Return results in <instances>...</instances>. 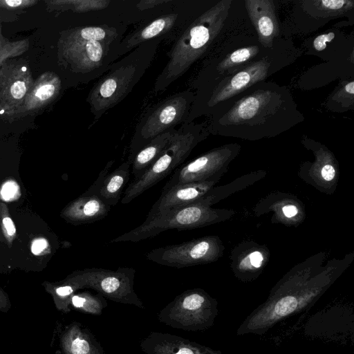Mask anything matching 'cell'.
Listing matches in <instances>:
<instances>
[{
	"mask_svg": "<svg viewBox=\"0 0 354 354\" xmlns=\"http://www.w3.org/2000/svg\"><path fill=\"white\" fill-rule=\"evenodd\" d=\"M221 114H215L212 129L232 134L270 133L285 130L288 119L301 116L288 91L273 83H257L243 91Z\"/></svg>",
	"mask_w": 354,
	"mask_h": 354,
	"instance_id": "obj_1",
	"label": "cell"
},
{
	"mask_svg": "<svg viewBox=\"0 0 354 354\" xmlns=\"http://www.w3.org/2000/svg\"><path fill=\"white\" fill-rule=\"evenodd\" d=\"M231 3L219 1L185 30L169 51L167 63L156 80L154 91H165L203 55L222 30Z\"/></svg>",
	"mask_w": 354,
	"mask_h": 354,
	"instance_id": "obj_2",
	"label": "cell"
},
{
	"mask_svg": "<svg viewBox=\"0 0 354 354\" xmlns=\"http://www.w3.org/2000/svg\"><path fill=\"white\" fill-rule=\"evenodd\" d=\"M160 41L159 37L141 44L113 63L95 82L86 100L95 120L130 93L151 64Z\"/></svg>",
	"mask_w": 354,
	"mask_h": 354,
	"instance_id": "obj_3",
	"label": "cell"
},
{
	"mask_svg": "<svg viewBox=\"0 0 354 354\" xmlns=\"http://www.w3.org/2000/svg\"><path fill=\"white\" fill-rule=\"evenodd\" d=\"M202 124L185 122L172 134L166 148L156 161L138 179L126 187L121 200L127 204L163 180L180 167L194 147L204 138Z\"/></svg>",
	"mask_w": 354,
	"mask_h": 354,
	"instance_id": "obj_4",
	"label": "cell"
},
{
	"mask_svg": "<svg viewBox=\"0 0 354 354\" xmlns=\"http://www.w3.org/2000/svg\"><path fill=\"white\" fill-rule=\"evenodd\" d=\"M194 99L192 92L184 91L167 97L149 110L136 126L127 160L156 136L185 123Z\"/></svg>",
	"mask_w": 354,
	"mask_h": 354,
	"instance_id": "obj_5",
	"label": "cell"
},
{
	"mask_svg": "<svg viewBox=\"0 0 354 354\" xmlns=\"http://www.w3.org/2000/svg\"><path fill=\"white\" fill-rule=\"evenodd\" d=\"M217 301L203 290H187L176 296L158 313L160 322L187 331L211 328L218 315Z\"/></svg>",
	"mask_w": 354,
	"mask_h": 354,
	"instance_id": "obj_6",
	"label": "cell"
},
{
	"mask_svg": "<svg viewBox=\"0 0 354 354\" xmlns=\"http://www.w3.org/2000/svg\"><path fill=\"white\" fill-rule=\"evenodd\" d=\"M211 220V212L204 203H194L159 214L137 227L120 235L110 243L138 242L169 230H183L201 226Z\"/></svg>",
	"mask_w": 354,
	"mask_h": 354,
	"instance_id": "obj_7",
	"label": "cell"
},
{
	"mask_svg": "<svg viewBox=\"0 0 354 354\" xmlns=\"http://www.w3.org/2000/svg\"><path fill=\"white\" fill-rule=\"evenodd\" d=\"M83 288H91L117 303L144 309L142 301L133 289L136 270L119 267L115 270L88 268L74 272Z\"/></svg>",
	"mask_w": 354,
	"mask_h": 354,
	"instance_id": "obj_8",
	"label": "cell"
},
{
	"mask_svg": "<svg viewBox=\"0 0 354 354\" xmlns=\"http://www.w3.org/2000/svg\"><path fill=\"white\" fill-rule=\"evenodd\" d=\"M209 239H200L155 248L146 254L147 260L162 266L183 268L211 259L213 244Z\"/></svg>",
	"mask_w": 354,
	"mask_h": 354,
	"instance_id": "obj_9",
	"label": "cell"
},
{
	"mask_svg": "<svg viewBox=\"0 0 354 354\" xmlns=\"http://www.w3.org/2000/svg\"><path fill=\"white\" fill-rule=\"evenodd\" d=\"M270 62L267 58L252 63L233 76L223 80L214 90L208 105L213 106L230 100L248 89L252 85L262 82L267 77Z\"/></svg>",
	"mask_w": 354,
	"mask_h": 354,
	"instance_id": "obj_10",
	"label": "cell"
},
{
	"mask_svg": "<svg viewBox=\"0 0 354 354\" xmlns=\"http://www.w3.org/2000/svg\"><path fill=\"white\" fill-rule=\"evenodd\" d=\"M211 184L210 181L189 183L162 190L160 197L151 207L146 219L176 207L194 203L206 204L209 201V197L205 196V194Z\"/></svg>",
	"mask_w": 354,
	"mask_h": 354,
	"instance_id": "obj_11",
	"label": "cell"
},
{
	"mask_svg": "<svg viewBox=\"0 0 354 354\" xmlns=\"http://www.w3.org/2000/svg\"><path fill=\"white\" fill-rule=\"evenodd\" d=\"M145 354H223L220 351L168 333L151 332L140 343Z\"/></svg>",
	"mask_w": 354,
	"mask_h": 354,
	"instance_id": "obj_12",
	"label": "cell"
},
{
	"mask_svg": "<svg viewBox=\"0 0 354 354\" xmlns=\"http://www.w3.org/2000/svg\"><path fill=\"white\" fill-rule=\"evenodd\" d=\"M223 159L224 149H216L181 165L174 170L162 190L180 184L209 181V178L216 171Z\"/></svg>",
	"mask_w": 354,
	"mask_h": 354,
	"instance_id": "obj_13",
	"label": "cell"
},
{
	"mask_svg": "<svg viewBox=\"0 0 354 354\" xmlns=\"http://www.w3.org/2000/svg\"><path fill=\"white\" fill-rule=\"evenodd\" d=\"M111 207L97 195L84 192L64 208L62 216L73 225L90 224L105 218Z\"/></svg>",
	"mask_w": 354,
	"mask_h": 354,
	"instance_id": "obj_14",
	"label": "cell"
},
{
	"mask_svg": "<svg viewBox=\"0 0 354 354\" xmlns=\"http://www.w3.org/2000/svg\"><path fill=\"white\" fill-rule=\"evenodd\" d=\"M59 339L63 354H105L91 330L77 322L65 326Z\"/></svg>",
	"mask_w": 354,
	"mask_h": 354,
	"instance_id": "obj_15",
	"label": "cell"
},
{
	"mask_svg": "<svg viewBox=\"0 0 354 354\" xmlns=\"http://www.w3.org/2000/svg\"><path fill=\"white\" fill-rule=\"evenodd\" d=\"M245 3L261 44L265 47H270L274 38L279 33V25L273 1L247 0Z\"/></svg>",
	"mask_w": 354,
	"mask_h": 354,
	"instance_id": "obj_16",
	"label": "cell"
},
{
	"mask_svg": "<svg viewBox=\"0 0 354 354\" xmlns=\"http://www.w3.org/2000/svg\"><path fill=\"white\" fill-rule=\"evenodd\" d=\"M178 13H171L153 20L144 28H141L127 35L119 46V57L134 49L141 44L160 37L175 24L178 19Z\"/></svg>",
	"mask_w": 354,
	"mask_h": 354,
	"instance_id": "obj_17",
	"label": "cell"
},
{
	"mask_svg": "<svg viewBox=\"0 0 354 354\" xmlns=\"http://www.w3.org/2000/svg\"><path fill=\"white\" fill-rule=\"evenodd\" d=\"M130 174L131 162L127 160L104 176L96 195L110 207L115 205L126 189Z\"/></svg>",
	"mask_w": 354,
	"mask_h": 354,
	"instance_id": "obj_18",
	"label": "cell"
},
{
	"mask_svg": "<svg viewBox=\"0 0 354 354\" xmlns=\"http://www.w3.org/2000/svg\"><path fill=\"white\" fill-rule=\"evenodd\" d=\"M176 129L169 130L153 138L136 153L130 160L133 180L140 178L159 158L166 148Z\"/></svg>",
	"mask_w": 354,
	"mask_h": 354,
	"instance_id": "obj_19",
	"label": "cell"
},
{
	"mask_svg": "<svg viewBox=\"0 0 354 354\" xmlns=\"http://www.w3.org/2000/svg\"><path fill=\"white\" fill-rule=\"evenodd\" d=\"M46 291L52 296L56 308L63 313L71 311L70 301L71 297L83 287L74 272L65 279L57 283H46Z\"/></svg>",
	"mask_w": 354,
	"mask_h": 354,
	"instance_id": "obj_20",
	"label": "cell"
},
{
	"mask_svg": "<svg viewBox=\"0 0 354 354\" xmlns=\"http://www.w3.org/2000/svg\"><path fill=\"white\" fill-rule=\"evenodd\" d=\"M108 306L104 297L89 292H75L71 298L70 307L81 313L100 315Z\"/></svg>",
	"mask_w": 354,
	"mask_h": 354,
	"instance_id": "obj_21",
	"label": "cell"
},
{
	"mask_svg": "<svg viewBox=\"0 0 354 354\" xmlns=\"http://www.w3.org/2000/svg\"><path fill=\"white\" fill-rule=\"evenodd\" d=\"M312 9L315 8L317 15L322 17L339 16L353 8L354 2L351 0H317L310 2Z\"/></svg>",
	"mask_w": 354,
	"mask_h": 354,
	"instance_id": "obj_22",
	"label": "cell"
},
{
	"mask_svg": "<svg viewBox=\"0 0 354 354\" xmlns=\"http://www.w3.org/2000/svg\"><path fill=\"white\" fill-rule=\"evenodd\" d=\"M259 48L257 46H251L241 48L232 52L226 56L218 64V69L223 72L238 66L241 64L251 59L259 53Z\"/></svg>",
	"mask_w": 354,
	"mask_h": 354,
	"instance_id": "obj_23",
	"label": "cell"
},
{
	"mask_svg": "<svg viewBox=\"0 0 354 354\" xmlns=\"http://www.w3.org/2000/svg\"><path fill=\"white\" fill-rule=\"evenodd\" d=\"M0 194L4 201H10L15 200L19 195V187L15 181L8 180L3 185Z\"/></svg>",
	"mask_w": 354,
	"mask_h": 354,
	"instance_id": "obj_24",
	"label": "cell"
},
{
	"mask_svg": "<svg viewBox=\"0 0 354 354\" xmlns=\"http://www.w3.org/2000/svg\"><path fill=\"white\" fill-rule=\"evenodd\" d=\"M113 163L114 160H111L106 163L104 168L99 174L97 178L88 187V189L85 192V193L96 194V192L98 190L99 187H100L104 176L109 172V170L111 168Z\"/></svg>",
	"mask_w": 354,
	"mask_h": 354,
	"instance_id": "obj_25",
	"label": "cell"
},
{
	"mask_svg": "<svg viewBox=\"0 0 354 354\" xmlns=\"http://www.w3.org/2000/svg\"><path fill=\"white\" fill-rule=\"evenodd\" d=\"M335 37L333 32L323 34L317 37L313 41L314 48L318 50H323L326 47V43L332 41Z\"/></svg>",
	"mask_w": 354,
	"mask_h": 354,
	"instance_id": "obj_26",
	"label": "cell"
},
{
	"mask_svg": "<svg viewBox=\"0 0 354 354\" xmlns=\"http://www.w3.org/2000/svg\"><path fill=\"white\" fill-rule=\"evenodd\" d=\"M55 91V87L53 84H46L40 87L37 93L36 96L41 100H45L53 96Z\"/></svg>",
	"mask_w": 354,
	"mask_h": 354,
	"instance_id": "obj_27",
	"label": "cell"
},
{
	"mask_svg": "<svg viewBox=\"0 0 354 354\" xmlns=\"http://www.w3.org/2000/svg\"><path fill=\"white\" fill-rule=\"evenodd\" d=\"M48 248V241L44 239H37L34 240L31 245V251L35 255L41 254Z\"/></svg>",
	"mask_w": 354,
	"mask_h": 354,
	"instance_id": "obj_28",
	"label": "cell"
},
{
	"mask_svg": "<svg viewBox=\"0 0 354 354\" xmlns=\"http://www.w3.org/2000/svg\"><path fill=\"white\" fill-rule=\"evenodd\" d=\"M26 91L25 84L21 81L15 82L10 88L11 95L15 99L22 98L26 93Z\"/></svg>",
	"mask_w": 354,
	"mask_h": 354,
	"instance_id": "obj_29",
	"label": "cell"
},
{
	"mask_svg": "<svg viewBox=\"0 0 354 354\" xmlns=\"http://www.w3.org/2000/svg\"><path fill=\"white\" fill-rule=\"evenodd\" d=\"M2 223L8 236L12 238L15 235L16 228L12 218L8 216L3 217Z\"/></svg>",
	"mask_w": 354,
	"mask_h": 354,
	"instance_id": "obj_30",
	"label": "cell"
},
{
	"mask_svg": "<svg viewBox=\"0 0 354 354\" xmlns=\"http://www.w3.org/2000/svg\"><path fill=\"white\" fill-rule=\"evenodd\" d=\"M11 308V302L7 293L0 287V311L6 313Z\"/></svg>",
	"mask_w": 354,
	"mask_h": 354,
	"instance_id": "obj_31",
	"label": "cell"
},
{
	"mask_svg": "<svg viewBox=\"0 0 354 354\" xmlns=\"http://www.w3.org/2000/svg\"><path fill=\"white\" fill-rule=\"evenodd\" d=\"M322 176L326 180H331L335 175V171L330 165H326L322 169Z\"/></svg>",
	"mask_w": 354,
	"mask_h": 354,
	"instance_id": "obj_32",
	"label": "cell"
},
{
	"mask_svg": "<svg viewBox=\"0 0 354 354\" xmlns=\"http://www.w3.org/2000/svg\"><path fill=\"white\" fill-rule=\"evenodd\" d=\"M251 264L255 268H259L263 261V256L261 252L255 251L250 254Z\"/></svg>",
	"mask_w": 354,
	"mask_h": 354,
	"instance_id": "obj_33",
	"label": "cell"
},
{
	"mask_svg": "<svg viewBox=\"0 0 354 354\" xmlns=\"http://www.w3.org/2000/svg\"><path fill=\"white\" fill-rule=\"evenodd\" d=\"M283 212L286 216L290 218L297 214L298 209L295 206L289 205L283 207Z\"/></svg>",
	"mask_w": 354,
	"mask_h": 354,
	"instance_id": "obj_34",
	"label": "cell"
},
{
	"mask_svg": "<svg viewBox=\"0 0 354 354\" xmlns=\"http://www.w3.org/2000/svg\"><path fill=\"white\" fill-rule=\"evenodd\" d=\"M164 1H142L139 3L140 9H146L154 6L158 3H163Z\"/></svg>",
	"mask_w": 354,
	"mask_h": 354,
	"instance_id": "obj_35",
	"label": "cell"
},
{
	"mask_svg": "<svg viewBox=\"0 0 354 354\" xmlns=\"http://www.w3.org/2000/svg\"><path fill=\"white\" fill-rule=\"evenodd\" d=\"M24 2L26 1H23L21 0H7L5 1V3L10 7L19 6Z\"/></svg>",
	"mask_w": 354,
	"mask_h": 354,
	"instance_id": "obj_36",
	"label": "cell"
},
{
	"mask_svg": "<svg viewBox=\"0 0 354 354\" xmlns=\"http://www.w3.org/2000/svg\"><path fill=\"white\" fill-rule=\"evenodd\" d=\"M21 70H22L23 71H26V67H22V68H21Z\"/></svg>",
	"mask_w": 354,
	"mask_h": 354,
	"instance_id": "obj_37",
	"label": "cell"
},
{
	"mask_svg": "<svg viewBox=\"0 0 354 354\" xmlns=\"http://www.w3.org/2000/svg\"><path fill=\"white\" fill-rule=\"evenodd\" d=\"M3 113H4V110H1V111H0V113H1V114Z\"/></svg>",
	"mask_w": 354,
	"mask_h": 354,
	"instance_id": "obj_38",
	"label": "cell"
}]
</instances>
